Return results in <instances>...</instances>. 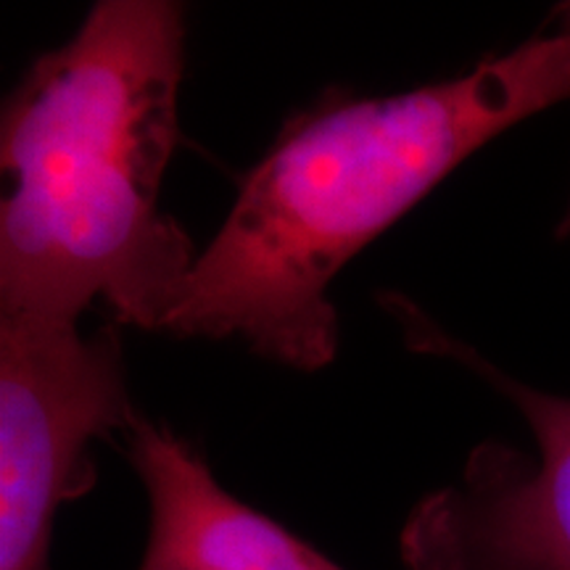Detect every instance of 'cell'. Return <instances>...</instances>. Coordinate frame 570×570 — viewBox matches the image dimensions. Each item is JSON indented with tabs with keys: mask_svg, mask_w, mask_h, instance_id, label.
<instances>
[{
	"mask_svg": "<svg viewBox=\"0 0 570 570\" xmlns=\"http://www.w3.org/2000/svg\"><path fill=\"white\" fill-rule=\"evenodd\" d=\"M570 101V3L508 53L386 98L291 119L198 252L167 333L240 341L315 373L338 348L336 275L479 148Z\"/></svg>",
	"mask_w": 570,
	"mask_h": 570,
	"instance_id": "1",
	"label": "cell"
},
{
	"mask_svg": "<svg viewBox=\"0 0 570 570\" xmlns=\"http://www.w3.org/2000/svg\"><path fill=\"white\" fill-rule=\"evenodd\" d=\"M185 11L101 0L32 61L0 119V317L173 323L198 248L161 209L180 140Z\"/></svg>",
	"mask_w": 570,
	"mask_h": 570,
	"instance_id": "2",
	"label": "cell"
},
{
	"mask_svg": "<svg viewBox=\"0 0 570 570\" xmlns=\"http://www.w3.org/2000/svg\"><path fill=\"white\" fill-rule=\"evenodd\" d=\"M135 415L111 327L0 317V570H48L61 504L96 483L90 441Z\"/></svg>",
	"mask_w": 570,
	"mask_h": 570,
	"instance_id": "3",
	"label": "cell"
},
{
	"mask_svg": "<svg viewBox=\"0 0 570 570\" xmlns=\"http://www.w3.org/2000/svg\"><path fill=\"white\" fill-rule=\"evenodd\" d=\"M410 344L465 362L531 428L533 449L483 441L462 475L412 508L399 550L407 570H570V396L504 375L473 348L391 298Z\"/></svg>",
	"mask_w": 570,
	"mask_h": 570,
	"instance_id": "4",
	"label": "cell"
},
{
	"mask_svg": "<svg viewBox=\"0 0 570 570\" xmlns=\"http://www.w3.org/2000/svg\"><path fill=\"white\" fill-rule=\"evenodd\" d=\"M125 439L151 508L140 570H344L233 497L167 425L138 412Z\"/></svg>",
	"mask_w": 570,
	"mask_h": 570,
	"instance_id": "5",
	"label": "cell"
}]
</instances>
